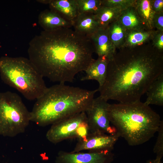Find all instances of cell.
Wrapping results in <instances>:
<instances>
[{
    "instance_id": "6da1fadb",
    "label": "cell",
    "mask_w": 163,
    "mask_h": 163,
    "mask_svg": "<svg viewBox=\"0 0 163 163\" xmlns=\"http://www.w3.org/2000/svg\"><path fill=\"white\" fill-rule=\"evenodd\" d=\"M90 39L69 28L43 30L30 41L29 59L43 78L59 83L72 82L93 60Z\"/></svg>"
},
{
    "instance_id": "7a4b0ae2",
    "label": "cell",
    "mask_w": 163,
    "mask_h": 163,
    "mask_svg": "<svg viewBox=\"0 0 163 163\" xmlns=\"http://www.w3.org/2000/svg\"><path fill=\"white\" fill-rule=\"evenodd\" d=\"M163 74V58L156 51H132L114 56L106 78L97 91L108 101L120 103L140 101L152 83Z\"/></svg>"
},
{
    "instance_id": "3957f363",
    "label": "cell",
    "mask_w": 163,
    "mask_h": 163,
    "mask_svg": "<svg viewBox=\"0 0 163 163\" xmlns=\"http://www.w3.org/2000/svg\"><path fill=\"white\" fill-rule=\"evenodd\" d=\"M97 91V89L88 90L64 83L52 86L36 100L30 112V121L45 126L85 112Z\"/></svg>"
},
{
    "instance_id": "277c9868",
    "label": "cell",
    "mask_w": 163,
    "mask_h": 163,
    "mask_svg": "<svg viewBox=\"0 0 163 163\" xmlns=\"http://www.w3.org/2000/svg\"><path fill=\"white\" fill-rule=\"evenodd\" d=\"M108 112L117 134L132 146L142 144L152 138L162 120L149 106L140 101L109 104Z\"/></svg>"
},
{
    "instance_id": "5b68a950",
    "label": "cell",
    "mask_w": 163,
    "mask_h": 163,
    "mask_svg": "<svg viewBox=\"0 0 163 163\" xmlns=\"http://www.w3.org/2000/svg\"><path fill=\"white\" fill-rule=\"evenodd\" d=\"M0 75L4 83L29 100H36L48 88L44 78L29 59L24 57H1Z\"/></svg>"
},
{
    "instance_id": "8992f818",
    "label": "cell",
    "mask_w": 163,
    "mask_h": 163,
    "mask_svg": "<svg viewBox=\"0 0 163 163\" xmlns=\"http://www.w3.org/2000/svg\"><path fill=\"white\" fill-rule=\"evenodd\" d=\"M30 121V112L17 93L0 92V135L14 137L24 133Z\"/></svg>"
},
{
    "instance_id": "52a82bcc",
    "label": "cell",
    "mask_w": 163,
    "mask_h": 163,
    "mask_svg": "<svg viewBox=\"0 0 163 163\" xmlns=\"http://www.w3.org/2000/svg\"><path fill=\"white\" fill-rule=\"evenodd\" d=\"M51 125L46 133V137L53 144L69 139H81L89 133L85 112L76 114Z\"/></svg>"
},
{
    "instance_id": "ba28073f",
    "label": "cell",
    "mask_w": 163,
    "mask_h": 163,
    "mask_svg": "<svg viewBox=\"0 0 163 163\" xmlns=\"http://www.w3.org/2000/svg\"><path fill=\"white\" fill-rule=\"evenodd\" d=\"M100 96L94 98L85 111L90 133L117 134L111 124L108 112L109 104Z\"/></svg>"
},
{
    "instance_id": "9c48e42d",
    "label": "cell",
    "mask_w": 163,
    "mask_h": 163,
    "mask_svg": "<svg viewBox=\"0 0 163 163\" xmlns=\"http://www.w3.org/2000/svg\"><path fill=\"white\" fill-rule=\"evenodd\" d=\"M119 136L117 134L89 133L84 138L78 140L71 152L88 150L92 152H112Z\"/></svg>"
},
{
    "instance_id": "30bf717a",
    "label": "cell",
    "mask_w": 163,
    "mask_h": 163,
    "mask_svg": "<svg viewBox=\"0 0 163 163\" xmlns=\"http://www.w3.org/2000/svg\"><path fill=\"white\" fill-rule=\"evenodd\" d=\"M114 154L112 152H72L60 151L56 163H111Z\"/></svg>"
},
{
    "instance_id": "8fae6325",
    "label": "cell",
    "mask_w": 163,
    "mask_h": 163,
    "mask_svg": "<svg viewBox=\"0 0 163 163\" xmlns=\"http://www.w3.org/2000/svg\"><path fill=\"white\" fill-rule=\"evenodd\" d=\"M88 38L98 57L105 56L110 60L113 58L116 48L109 38L107 27L99 28Z\"/></svg>"
},
{
    "instance_id": "7c38bea8",
    "label": "cell",
    "mask_w": 163,
    "mask_h": 163,
    "mask_svg": "<svg viewBox=\"0 0 163 163\" xmlns=\"http://www.w3.org/2000/svg\"><path fill=\"white\" fill-rule=\"evenodd\" d=\"M110 60L105 56L98 57L94 59L85 70V75L81 78V81L95 80L102 86L105 80L107 67Z\"/></svg>"
},
{
    "instance_id": "4fadbf2b",
    "label": "cell",
    "mask_w": 163,
    "mask_h": 163,
    "mask_svg": "<svg viewBox=\"0 0 163 163\" xmlns=\"http://www.w3.org/2000/svg\"><path fill=\"white\" fill-rule=\"evenodd\" d=\"M38 23L44 30L50 31L72 27V23L61 17L56 12L46 9L42 11L38 16Z\"/></svg>"
},
{
    "instance_id": "5bb4252c",
    "label": "cell",
    "mask_w": 163,
    "mask_h": 163,
    "mask_svg": "<svg viewBox=\"0 0 163 163\" xmlns=\"http://www.w3.org/2000/svg\"><path fill=\"white\" fill-rule=\"evenodd\" d=\"M50 9L73 23L79 14L76 0H50Z\"/></svg>"
},
{
    "instance_id": "9a60e30c",
    "label": "cell",
    "mask_w": 163,
    "mask_h": 163,
    "mask_svg": "<svg viewBox=\"0 0 163 163\" xmlns=\"http://www.w3.org/2000/svg\"><path fill=\"white\" fill-rule=\"evenodd\" d=\"M72 27L76 32L88 37L100 28L95 15L90 14H79Z\"/></svg>"
},
{
    "instance_id": "2e32d148",
    "label": "cell",
    "mask_w": 163,
    "mask_h": 163,
    "mask_svg": "<svg viewBox=\"0 0 163 163\" xmlns=\"http://www.w3.org/2000/svg\"><path fill=\"white\" fill-rule=\"evenodd\" d=\"M117 20L126 31L147 29L134 6L123 10Z\"/></svg>"
},
{
    "instance_id": "e0dca14e",
    "label": "cell",
    "mask_w": 163,
    "mask_h": 163,
    "mask_svg": "<svg viewBox=\"0 0 163 163\" xmlns=\"http://www.w3.org/2000/svg\"><path fill=\"white\" fill-rule=\"evenodd\" d=\"M134 6L146 29L152 30L153 20L155 13L152 7L151 0H136Z\"/></svg>"
},
{
    "instance_id": "ac0fdd59",
    "label": "cell",
    "mask_w": 163,
    "mask_h": 163,
    "mask_svg": "<svg viewBox=\"0 0 163 163\" xmlns=\"http://www.w3.org/2000/svg\"><path fill=\"white\" fill-rule=\"evenodd\" d=\"M146 93L147 97L144 102L149 106L153 104L163 105V74L160 75L151 85Z\"/></svg>"
},
{
    "instance_id": "d6986e66",
    "label": "cell",
    "mask_w": 163,
    "mask_h": 163,
    "mask_svg": "<svg viewBox=\"0 0 163 163\" xmlns=\"http://www.w3.org/2000/svg\"><path fill=\"white\" fill-rule=\"evenodd\" d=\"M145 30L126 31L123 46L134 47L141 45L152 39L155 31Z\"/></svg>"
},
{
    "instance_id": "ffe728a7",
    "label": "cell",
    "mask_w": 163,
    "mask_h": 163,
    "mask_svg": "<svg viewBox=\"0 0 163 163\" xmlns=\"http://www.w3.org/2000/svg\"><path fill=\"white\" fill-rule=\"evenodd\" d=\"M118 8H111L103 6L95 15L100 27H106L117 20L122 11Z\"/></svg>"
},
{
    "instance_id": "44dd1931",
    "label": "cell",
    "mask_w": 163,
    "mask_h": 163,
    "mask_svg": "<svg viewBox=\"0 0 163 163\" xmlns=\"http://www.w3.org/2000/svg\"><path fill=\"white\" fill-rule=\"evenodd\" d=\"M109 38L115 47L123 46L126 30L117 20L107 27Z\"/></svg>"
},
{
    "instance_id": "7402d4cb",
    "label": "cell",
    "mask_w": 163,
    "mask_h": 163,
    "mask_svg": "<svg viewBox=\"0 0 163 163\" xmlns=\"http://www.w3.org/2000/svg\"><path fill=\"white\" fill-rule=\"evenodd\" d=\"M79 14L95 15L103 6L101 0H76Z\"/></svg>"
},
{
    "instance_id": "603a6c76",
    "label": "cell",
    "mask_w": 163,
    "mask_h": 163,
    "mask_svg": "<svg viewBox=\"0 0 163 163\" xmlns=\"http://www.w3.org/2000/svg\"><path fill=\"white\" fill-rule=\"evenodd\" d=\"M135 0H101L102 6L111 7L118 8L124 10L134 6Z\"/></svg>"
},
{
    "instance_id": "cb8c5ba5",
    "label": "cell",
    "mask_w": 163,
    "mask_h": 163,
    "mask_svg": "<svg viewBox=\"0 0 163 163\" xmlns=\"http://www.w3.org/2000/svg\"><path fill=\"white\" fill-rule=\"evenodd\" d=\"M158 136L153 149L157 158L161 159L163 156V121L161 120L158 129Z\"/></svg>"
},
{
    "instance_id": "d4e9b609",
    "label": "cell",
    "mask_w": 163,
    "mask_h": 163,
    "mask_svg": "<svg viewBox=\"0 0 163 163\" xmlns=\"http://www.w3.org/2000/svg\"><path fill=\"white\" fill-rule=\"evenodd\" d=\"M152 39L154 46L159 51H162L163 50V32L155 31Z\"/></svg>"
},
{
    "instance_id": "484cf974",
    "label": "cell",
    "mask_w": 163,
    "mask_h": 163,
    "mask_svg": "<svg viewBox=\"0 0 163 163\" xmlns=\"http://www.w3.org/2000/svg\"><path fill=\"white\" fill-rule=\"evenodd\" d=\"M153 28L163 32V12L155 14L153 20Z\"/></svg>"
},
{
    "instance_id": "4316f807",
    "label": "cell",
    "mask_w": 163,
    "mask_h": 163,
    "mask_svg": "<svg viewBox=\"0 0 163 163\" xmlns=\"http://www.w3.org/2000/svg\"><path fill=\"white\" fill-rule=\"evenodd\" d=\"M152 9L155 14L163 12V0H151Z\"/></svg>"
},
{
    "instance_id": "83f0119b",
    "label": "cell",
    "mask_w": 163,
    "mask_h": 163,
    "mask_svg": "<svg viewBox=\"0 0 163 163\" xmlns=\"http://www.w3.org/2000/svg\"><path fill=\"white\" fill-rule=\"evenodd\" d=\"M146 163H162L161 159L156 158L155 159L148 160Z\"/></svg>"
}]
</instances>
